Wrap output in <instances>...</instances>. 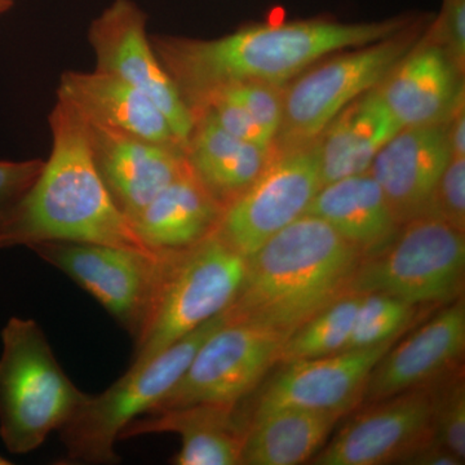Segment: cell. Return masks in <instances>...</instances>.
Returning a JSON list of instances; mask_svg holds the SVG:
<instances>
[{
    "instance_id": "cell-22",
    "label": "cell",
    "mask_w": 465,
    "mask_h": 465,
    "mask_svg": "<svg viewBox=\"0 0 465 465\" xmlns=\"http://www.w3.org/2000/svg\"><path fill=\"white\" fill-rule=\"evenodd\" d=\"M307 213L331 225L363 259L381 252L401 226L369 173L324 183Z\"/></svg>"
},
{
    "instance_id": "cell-26",
    "label": "cell",
    "mask_w": 465,
    "mask_h": 465,
    "mask_svg": "<svg viewBox=\"0 0 465 465\" xmlns=\"http://www.w3.org/2000/svg\"><path fill=\"white\" fill-rule=\"evenodd\" d=\"M362 293H347L318 312L284 339L278 362L332 356L347 351Z\"/></svg>"
},
{
    "instance_id": "cell-27",
    "label": "cell",
    "mask_w": 465,
    "mask_h": 465,
    "mask_svg": "<svg viewBox=\"0 0 465 465\" xmlns=\"http://www.w3.org/2000/svg\"><path fill=\"white\" fill-rule=\"evenodd\" d=\"M418 308L387 293L363 292L347 349L397 341L414 320Z\"/></svg>"
},
{
    "instance_id": "cell-14",
    "label": "cell",
    "mask_w": 465,
    "mask_h": 465,
    "mask_svg": "<svg viewBox=\"0 0 465 465\" xmlns=\"http://www.w3.org/2000/svg\"><path fill=\"white\" fill-rule=\"evenodd\" d=\"M397 341L284 363V369L260 391L252 415L277 409L347 415L363 402L372 369Z\"/></svg>"
},
{
    "instance_id": "cell-32",
    "label": "cell",
    "mask_w": 465,
    "mask_h": 465,
    "mask_svg": "<svg viewBox=\"0 0 465 465\" xmlns=\"http://www.w3.org/2000/svg\"><path fill=\"white\" fill-rule=\"evenodd\" d=\"M202 112L210 113L216 119L217 124L232 136L262 148H272L273 137L266 133L264 128L240 104L223 99V97H215L208 101Z\"/></svg>"
},
{
    "instance_id": "cell-28",
    "label": "cell",
    "mask_w": 465,
    "mask_h": 465,
    "mask_svg": "<svg viewBox=\"0 0 465 465\" xmlns=\"http://www.w3.org/2000/svg\"><path fill=\"white\" fill-rule=\"evenodd\" d=\"M434 390L433 439L465 459V388L463 376Z\"/></svg>"
},
{
    "instance_id": "cell-15",
    "label": "cell",
    "mask_w": 465,
    "mask_h": 465,
    "mask_svg": "<svg viewBox=\"0 0 465 465\" xmlns=\"http://www.w3.org/2000/svg\"><path fill=\"white\" fill-rule=\"evenodd\" d=\"M84 119L94 166L131 224L162 189L191 168L185 150Z\"/></svg>"
},
{
    "instance_id": "cell-19",
    "label": "cell",
    "mask_w": 465,
    "mask_h": 465,
    "mask_svg": "<svg viewBox=\"0 0 465 465\" xmlns=\"http://www.w3.org/2000/svg\"><path fill=\"white\" fill-rule=\"evenodd\" d=\"M249 421L238 405H194L143 414L119 434V440L152 433H176L182 448L171 463L176 465H238Z\"/></svg>"
},
{
    "instance_id": "cell-7",
    "label": "cell",
    "mask_w": 465,
    "mask_h": 465,
    "mask_svg": "<svg viewBox=\"0 0 465 465\" xmlns=\"http://www.w3.org/2000/svg\"><path fill=\"white\" fill-rule=\"evenodd\" d=\"M225 321L211 318L158 356L130 369L108 390L85 397L75 414L58 430L66 450L63 464H116L119 434L134 419L149 412L173 390L204 341Z\"/></svg>"
},
{
    "instance_id": "cell-9",
    "label": "cell",
    "mask_w": 465,
    "mask_h": 465,
    "mask_svg": "<svg viewBox=\"0 0 465 465\" xmlns=\"http://www.w3.org/2000/svg\"><path fill=\"white\" fill-rule=\"evenodd\" d=\"M29 249L87 291L134 341L142 335L161 282L163 251L64 241Z\"/></svg>"
},
{
    "instance_id": "cell-1",
    "label": "cell",
    "mask_w": 465,
    "mask_h": 465,
    "mask_svg": "<svg viewBox=\"0 0 465 465\" xmlns=\"http://www.w3.org/2000/svg\"><path fill=\"white\" fill-rule=\"evenodd\" d=\"M419 16L372 23L327 17L242 26L215 39L150 35L153 48L193 116L215 92L243 82L286 85L336 52L362 47L402 32Z\"/></svg>"
},
{
    "instance_id": "cell-4",
    "label": "cell",
    "mask_w": 465,
    "mask_h": 465,
    "mask_svg": "<svg viewBox=\"0 0 465 465\" xmlns=\"http://www.w3.org/2000/svg\"><path fill=\"white\" fill-rule=\"evenodd\" d=\"M2 347L0 437L12 454H29L70 420L88 394L70 381L36 321L9 318Z\"/></svg>"
},
{
    "instance_id": "cell-16",
    "label": "cell",
    "mask_w": 465,
    "mask_h": 465,
    "mask_svg": "<svg viewBox=\"0 0 465 465\" xmlns=\"http://www.w3.org/2000/svg\"><path fill=\"white\" fill-rule=\"evenodd\" d=\"M464 351L465 304L460 296L388 349L369 376L363 402L388 399L448 378L460 363Z\"/></svg>"
},
{
    "instance_id": "cell-34",
    "label": "cell",
    "mask_w": 465,
    "mask_h": 465,
    "mask_svg": "<svg viewBox=\"0 0 465 465\" xmlns=\"http://www.w3.org/2000/svg\"><path fill=\"white\" fill-rule=\"evenodd\" d=\"M401 464L414 465H459L463 464L464 460L459 458L457 454L440 445L439 440L430 439L427 442L421 443L410 454H407Z\"/></svg>"
},
{
    "instance_id": "cell-25",
    "label": "cell",
    "mask_w": 465,
    "mask_h": 465,
    "mask_svg": "<svg viewBox=\"0 0 465 465\" xmlns=\"http://www.w3.org/2000/svg\"><path fill=\"white\" fill-rule=\"evenodd\" d=\"M342 416L277 409L251 416L242 450L244 465H298L316 457Z\"/></svg>"
},
{
    "instance_id": "cell-10",
    "label": "cell",
    "mask_w": 465,
    "mask_h": 465,
    "mask_svg": "<svg viewBox=\"0 0 465 465\" xmlns=\"http://www.w3.org/2000/svg\"><path fill=\"white\" fill-rule=\"evenodd\" d=\"M283 341L272 330L225 317L173 390L146 414L194 405H240L278 362Z\"/></svg>"
},
{
    "instance_id": "cell-24",
    "label": "cell",
    "mask_w": 465,
    "mask_h": 465,
    "mask_svg": "<svg viewBox=\"0 0 465 465\" xmlns=\"http://www.w3.org/2000/svg\"><path fill=\"white\" fill-rule=\"evenodd\" d=\"M185 154L193 173L225 208L258 179L273 153L232 136L202 112L194 118Z\"/></svg>"
},
{
    "instance_id": "cell-33",
    "label": "cell",
    "mask_w": 465,
    "mask_h": 465,
    "mask_svg": "<svg viewBox=\"0 0 465 465\" xmlns=\"http://www.w3.org/2000/svg\"><path fill=\"white\" fill-rule=\"evenodd\" d=\"M45 159L0 161V220L41 173Z\"/></svg>"
},
{
    "instance_id": "cell-37",
    "label": "cell",
    "mask_w": 465,
    "mask_h": 465,
    "mask_svg": "<svg viewBox=\"0 0 465 465\" xmlns=\"http://www.w3.org/2000/svg\"><path fill=\"white\" fill-rule=\"evenodd\" d=\"M11 461L7 460V459L0 457V465H11Z\"/></svg>"
},
{
    "instance_id": "cell-17",
    "label": "cell",
    "mask_w": 465,
    "mask_h": 465,
    "mask_svg": "<svg viewBox=\"0 0 465 465\" xmlns=\"http://www.w3.org/2000/svg\"><path fill=\"white\" fill-rule=\"evenodd\" d=\"M443 124L401 128L367 171L400 225L427 213L437 183L451 158Z\"/></svg>"
},
{
    "instance_id": "cell-20",
    "label": "cell",
    "mask_w": 465,
    "mask_h": 465,
    "mask_svg": "<svg viewBox=\"0 0 465 465\" xmlns=\"http://www.w3.org/2000/svg\"><path fill=\"white\" fill-rule=\"evenodd\" d=\"M57 97L84 118L118 128L134 136L183 150L166 116L148 96L106 73L66 70L60 76Z\"/></svg>"
},
{
    "instance_id": "cell-2",
    "label": "cell",
    "mask_w": 465,
    "mask_h": 465,
    "mask_svg": "<svg viewBox=\"0 0 465 465\" xmlns=\"http://www.w3.org/2000/svg\"><path fill=\"white\" fill-rule=\"evenodd\" d=\"M48 124L50 157L33 185L0 220V249L64 241L153 251L101 179L81 113L57 97Z\"/></svg>"
},
{
    "instance_id": "cell-6",
    "label": "cell",
    "mask_w": 465,
    "mask_h": 465,
    "mask_svg": "<svg viewBox=\"0 0 465 465\" xmlns=\"http://www.w3.org/2000/svg\"><path fill=\"white\" fill-rule=\"evenodd\" d=\"M424 33L420 17L381 41L336 52L284 85L283 112L272 143L275 153L320 139L333 118L363 94L378 87Z\"/></svg>"
},
{
    "instance_id": "cell-12",
    "label": "cell",
    "mask_w": 465,
    "mask_h": 465,
    "mask_svg": "<svg viewBox=\"0 0 465 465\" xmlns=\"http://www.w3.org/2000/svg\"><path fill=\"white\" fill-rule=\"evenodd\" d=\"M94 69L122 79L148 96L186 149L194 116L153 48L148 15L134 0H113L87 32Z\"/></svg>"
},
{
    "instance_id": "cell-29",
    "label": "cell",
    "mask_w": 465,
    "mask_h": 465,
    "mask_svg": "<svg viewBox=\"0 0 465 465\" xmlns=\"http://www.w3.org/2000/svg\"><path fill=\"white\" fill-rule=\"evenodd\" d=\"M283 90L284 85L262 84V82L232 84L211 94L198 113L203 110L208 101L215 97L234 101L243 106L274 140L282 119Z\"/></svg>"
},
{
    "instance_id": "cell-21",
    "label": "cell",
    "mask_w": 465,
    "mask_h": 465,
    "mask_svg": "<svg viewBox=\"0 0 465 465\" xmlns=\"http://www.w3.org/2000/svg\"><path fill=\"white\" fill-rule=\"evenodd\" d=\"M224 210L191 167L162 189L133 225L150 250H182L213 234Z\"/></svg>"
},
{
    "instance_id": "cell-30",
    "label": "cell",
    "mask_w": 465,
    "mask_h": 465,
    "mask_svg": "<svg viewBox=\"0 0 465 465\" xmlns=\"http://www.w3.org/2000/svg\"><path fill=\"white\" fill-rule=\"evenodd\" d=\"M425 215L439 217L465 232V157L450 158Z\"/></svg>"
},
{
    "instance_id": "cell-5",
    "label": "cell",
    "mask_w": 465,
    "mask_h": 465,
    "mask_svg": "<svg viewBox=\"0 0 465 465\" xmlns=\"http://www.w3.org/2000/svg\"><path fill=\"white\" fill-rule=\"evenodd\" d=\"M247 258L216 232L182 250L163 251V268L148 323L130 365L146 362L211 318L240 292Z\"/></svg>"
},
{
    "instance_id": "cell-13",
    "label": "cell",
    "mask_w": 465,
    "mask_h": 465,
    "mask_svg": "<svg viewBox=\"0 0 465 465\" xmlns=\"http://www.w3.org/2000/svg\"><path fill=\"white\" fill-rule=\"evenodd\" d=\"M433 406L432 384L370 402L320 450L312 463H400L412 450L433 439Z\"/></svg>"
},
{
    "instance_id": "cell-11",
    "label": "cell",
    "mask_w": 465,
    "mask_h": 465,
    "mask_svg": "<svg viewBox=\"0 0 465 465\" xmlns=\"http://www.w3.org/2000/svg\"><path fill=\"white\" fill-rule=\"evenodd\" d=\"M272 153L258 179L225 207L215 232L246 258L307 213L323 186L320 139L302 148Z\"/></svg>"
},
{
    "instance_id": "cell-31",
    "label": "cell",
    "mask_w": 465,
    "mask_h": 465,
    "mask_svg": "<svg viewBox=\"0 0 465 465\" xmlns=\"http://www.w3.org/2000/svg\"><path fill=\"white\" fill-rule=\"evenodd\" d=\"M424 36L442 48L459 72L464 74L465 0H443L439 17L428 25Z\"/></svg>"
},
{
    "instance_id": "cell-18",
    "label": "cell",
    "mask_w": 465,
    "mask_h": 465,
    "mask_svg": "<svg viewBox=\"0 0 465 465\" xmlns=\"http://www.w3.org/2000/svg\"><path fill=\"white\" fill-rule=\"evenodd\" d=\"M463 75L423 33L378 88L401 127H427L442 124L464 97Z\"/></svg>"
},
{
    "instance_id": "cell-36",
    "label": "cell",
    "mask_w": 465,
    "mask_h": 465,
    "mask_svg": "<svg viewBox=\"0 0 465 465\" xmlns=\"http://www.w3.org/2000/svg\"><path fill=\"white\" fill-rule=\"evenodd\" d=\"M15 0H0V15L7 14L14 8Z\"/></svg>"
},
{
    "instance_id": "cell-8",
    "label": "cell",
    "mask_w": 465,
    "mask_h": 465,
    "mask_svg": "<svg viewBox=\"0 0 465 465\" xmlns=\"http://www.w3.org/2000/svg\"><path fill=\"white\" fill-rule=\"evenodd\" d=\"M464 232L432 215L401 225L381 252L363 259L351 290L382 292L415 307L449 304L464 287Z\"/></svg>"
},
{
    "instance_id": "cell-35",
    "label": "cell",
    "mask_w": 465,
    "mask_h": 465,
    "mask_svg": "<svg viewBox=\"0 0 465 465\" xmlns=\"http://www.w3.org/2000/svg\"><path fill=\"white\" fill-rule=\"evenodd\" d=\"M446 139H448L451 157H465V105L464 97L459 100L451 114L445 121Z\"/></svg>"
},
{
    "instance_id": "cell-3",
    "label": "cell",
    "mask_w": 465,
    "mask_h": 465,
    "mask_svg": "<svg viewBox=\"0 0 465 465\" xmlns=\"http://www.w3.org/2000/svg\"><path fill=\"white\" fill-rule=\"evenodd\" d=\"M363 258L331 225L304 213L247 258L226 320L264 327L284 339L351 290Z\"/></svg>"
},
{
    "instance_id": "cell-23",
    "label": "cell",
    "mask_w": 465,
    "mask_h": 465,
    "mask_svg": "<svg viewBox=\"0 0 465 465\" xmlns=\"http://www.w3.org/2000/svg\"><path fill=\"white\" fill-rule=\"evenodd\" d=\"M401 128L378 87L349 104L320 136L323 185L367 173L376 154Z\"/></svg>"
}]
</instances>
